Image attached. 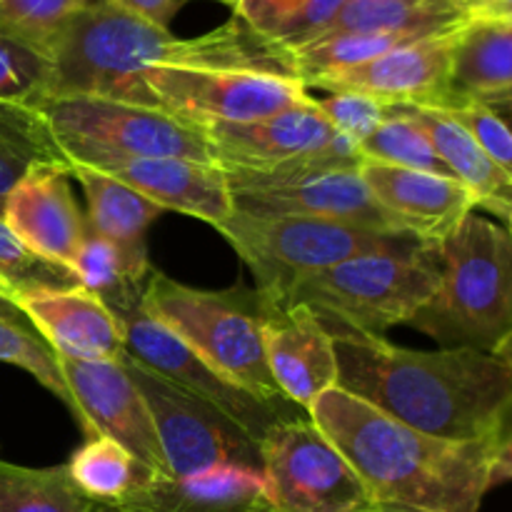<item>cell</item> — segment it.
Wrapping results in <instances>:
<instances>
[{"instance_id": "42", "label": "cell", "mask_w": 512, "mask_h": 512, "mask_svg": "<svg viewBox=\"0 0 512 512\" xmlns=\"http://www.w3.org/2000/svg\"><path fill=\"white\" fill-rule=\"evenodd\" d=\"M488 105L495 110V113L500 115V118H503V123L512 130V95H510V98H503V100H493V103H488Z\"/></svg>"}, {"instance_id": "30", "label": "cell", "mask_w": 512, "mask_h": 512, "mask_svg": "<svg viewBox=\"0 0 512 512\" xmlns=\"http://www.w3.org/2000/svg\"><path fill=\"white\" fill-rule=\"evenodd\" d=\"M68 465L23 468L0 460V512H90Z\"/></svg>"}, {"instance_id": "8", "label": "cell", "mask_w": 512, "mask_h": 512, "mask_svg": "<svg viewBox=\"0 0 512 512\" xmlns=\"http://www.w3.org/2000/svg\"><path fill=\"white\" fill-rule=\"evenodd\" d=\"M360 155L353 140L340 135L330 148L310 158L290 160L273 168H223L233 205L250 215L333 220L380 233L405 235L383 213L360 178Z\"/></svg>"}, {"instance_id": "46", "label": "cell", "mask_w": 512, "mask_h": 512, "mask_svg": "<svg viewBox=\"0 0 512 512\" xmlns=\"http://www.w3.org/2000/svg\"><path fill=\"white\" fill-rule=\"evenodd\" d=\"M508 220H510V230H508V233H510V238H512V213H510Z\"/></svg>"}, {"instance_id": "22", "label": "cell", "mask_w": 512, "mask_h": 512, "mask_svg": "<svg viewBox=\"0 0 512 512\" xmlns=\"http://www.w3.org/2000/svg\"><path fill=\"white\" fill-rule=\"evenodd\" d=\"M115 512H278L255 470H215L193 478H150Z\"/></svg>"}, {"instance_id": "39", "label": "cell", "mask_w": 512, "mask_h": 512, "mask_svg": "<svg viewBox=\"0 0 512 512\" xmlns=\"http://www.w3.org/2000/svg\"><path fill=\"white\" fill-rule=\"evenodd\" d=\"M348 0H305V5L300 8V13L295 15L293 23L285 28V33L280 35L278 45L290 50L303 48V45L318 40L325 30L330 28L335 18L340 15V10L345 8Z\"/></svg>"}, {"instance_id": "3", "label": "cell", "mask_w": 512, "mask_h": 512, "mask_svg": "<svg viewBox=\"0 0 512 512\" xmlns=\"http://www.w3.org/2000/svg\"><path fill=\"white\" fill-rule=\"evenodd\" d=\"M320 433L343 453L378 503L423 512H478L493 488L498 443H455L408 428L343 388L308 410Z\"/></svg>"}, {"instance_id": "43", "label": "cell", "mask_w": 512, "mask_h": 512, "mask_svg": "<svg viewBox=\"0 0 512 512\" xmlns=\"http://www.w3.org/2000/svg\"><path fill=\"white\" fill-rule=\"evenodd\" d=\"M493 355H495V358L503 360L505 365H510V368H512V330L508 333V338H505L503 343H500L498 348L493 350Z\"/></svg>"}, {"instance_id": "45", "label": "cell", "mask_w": 512, "mask_h": 512, "mask_svg": "<svg viewBox=\"0 0 512 512\" xmlns=\"http://www.w3.org/2000/svg\"><path fill=\"white\" fill-rule=\"evenodd\" d=\"M185 3H190V0H175V8H180V5H185ZM215 3H223V5H228V8L235 10L238 0H215Z\"/></svg>"}, {"instance_id": "12", "label": "cell", "mask_w": 512, "mask_h": 512, "mask_svg": "<svg viewBox=\"0 0 512 512\" xmlns=\"http://www.w3.org/2000/svg\"><path fill=\"white\" fill-rule=\"evenodd\" d=\"M143 78L160 108L200 128L250 123L313 100L298 78L268 70L150 68Z\"/></svg>"}, {"instance_id": "2", "label": "cell", "mask_w": 512, "mask_h": 512, "mask_svg": "<svg viewBox=\"0 0 512 512\" xmlns=\"http://www.w3.org/2000/svg\"><path fill=\"white\" fill-rule=\"evenodd\" d=\"M48 60L50 98H105L150 108H160L143 78L150 68L268 70L295 78L288 50L240 18L200 38H175L168 28L125 13L113 0L73 18Z\"/></svg>"}, {"instance_id": "7", "label": "cell", "mask_w": 512, "mask_h": 512, "mask_svg": "<svg viewBox=\"0 0 512 512\" xmlns=\"http://www.w3.org/2000/svg\"><path fill=\"white\" fill-rule=\"evenodd\" d=\"M38 110L68 168L103 170L140 158L215 163L203 128L163 108L105 98H50Z\"/></svg>"}, {"instance_id": "21", "label": "cell", "mask_w": 512, "mask_h": 512, "mask_svg": "<svg viewBox=\"0 0 512 512\" xmlns=\"http://www.w3.org/2000/svg\"><path fill=\"white\" fill-rule=\"evenodd\" d=\"M100 173L125 183L158 208L205 220L213 228L223 225L235 210L228 175L218 163H200L190 158H140L108 165Z\"/></svg>"}, {"instance_id": "24", "label": "cell", "mask_w": 512, "mask_h": 512, "mask_svg": "<svg viewBox=\"0 0 512 512\" xmlns=\"http://www.w3.org/2000/svg\"><path fill=\"white\" fill-rule=\"evenodd\" d=\"M70 175L80 183L85 195V223L98 238L113 243L130 263L143 273H150L148 228L163 215V208L150 203L120 180L100 170L70 165Z\"/></svg>"}, {"instance_id": "28", "label": "cell", "mask_w": 512, "mask_h": 512, "mask_svg": "<svg viewBox=\"0 0 512 512\" xmlns=\"http://www.w3.org/2000/svg\"><path fill=\"white\" fill-rule=\"evenodd\" d=\"M43 163L65 165L40 110L33 105L0 100V215L15 183L33 165Z\"/></svg>"}, {"instance_id": "25", "label": "cell", "mask_w": 512, "mask_h": 512, "mask_svg": "<svg viewBox=\"0 0 512 512\" xmlns=\"http://www.w3.org/2000/svg\"><path fill=\"white\" fill-rule=\"evenodd\" d=\"M453 90L493 103L512 95V23L468 20L455 33Z\"/></svg>"}, {"instance_id": "1", "label": "cell", "mask_w": 512, "mask_h": 512, "mask_svg": "<svg viewBox=\"0 0 512 512\" xmlns=\"http://www.w3.org/2000/svg\"><path fill=\"white\" fill-rule=\"evenodd\" d=\"M338 388L408 428L455 443H500L512 413V368L473 348L408 350L383 335L328 328Z\"/></svg>"}, {"instance_id": "26", "label": "cell", "mask_w": 512, "mask_h": 512, "mask_svg": "<svg viewBox=\"0 0 512 512\" xmlns=\"http://www.w3.org/2000/svg\"><path fill=\"white\" fill-rule=\"evenodd\" d=\"M465 23L468 15L463 10V0H348L320 38L390 30L443 35L463 28Z\"/></svg>"}, {"instance_id": "5", "label": "cell", "mask_w": 512, "mask_h": 512, "mask_svg": "<svg viewBox=\"0 0 512 512\" xmlns=\"http://www.w3.org/2000/svg\"><path fill=\"white\" fill-rule=\"evenodd\" d=\"M438 285L435 243H418L343 260L300 283L288 303L308 305L325 328L383 335L395 325H410Z\"/></svg>"}, {"instance_id": "34", "label": "cell", "mask_w": 512, "mask_h": 512, "mask_svg": "<svg viewBox=\"0 0 512 512\" xmlns=\"http://www.w3.org/2000/svg\"><path fill=\"white\" fill-rule=\"evenodd\" d=\"M73 270L43 260L25 248L0 218V298L18 300L20 295L45 288H75Z\"/></svg>"}, {"instance_id": "23", "label": "cell", "mask_w": 512, "mask_h": 512, "mask_svg": "<svg viewBox=\"0 0 512 512\" xmlns=\"http://www.w3.org/2000/svg\"><path fill=\"white\" fill-rule=\"evenodd\" d=\"M388 110L405 115L425 130L450 175L473 193L475 208L510 218L512 178L490 160V155L458 120L450 118L445 110L420 108V105H388Z\"/></svg>"}, {"instance_id": "44", "label": "cell", "mask_w": 512, "mask_h": 512, "mask_svg": "<svg viewBox=\"0 0 512 512\" xmlns=\"http://www.w3.org/2000/svg\"><path fill=\"white\" fill-rule=\"evenodd\" d=\"M368 512H423L413 508H403V505H388V503H375Z\"/></svg>"}, {"instance_id": "29", "label": "cell", "mask_w": 512, "mask_h": 512, "mask_svg": "<svg viewBox=\"0 0 512 512\" xmlns=\"http://www.w3.org/2000/svg\"><path fill=\"white\" fill-rule=\"evenodd\" d=\"M70 270L85 290L98 295L115 315H125L140 308L148 275L135 268L113 243L88 233L85 243L80 245Z\"/></svg>"}, {"instance_id": "6", "label": "cell", "mask_w": 512, "mask_h": 512, "mask_svg": "<svg viewBox=\"0 0 512 512\" xmlns=\"http://www.w3.org/2000/svg\"><path fill=\"white\" fill-rule=\"evenodd\" d=\"M215 230L248 265L258 280V300L268 305H285L300 283L355 255L405 250L420 243L410 235L333 220L250 215L240 210H233Z\"/></svg>"}, {"instance_id": "20", "label": "cell", "mask_w": 512, "mask_h": 512, "mask_svg": "<svg viewBox=\"0 0 512 512\" xmlns=\"http://www.w3.org/2000/svg\"><path fill=\"white\" fill-rule=\"evenodd\" d=\"M213 160L220 168H273L290 160L310 158L340 138L323 118L315 98L298 108L250 123L203 125Z\"/></svg>"}, {"instance_id": "33", "label": "cell", "mask_w": 512, "mask_h": 512, "mask_svg": "<svg viewBox=\"0 0 512 512\" xmlns=\"http://www.w3.org/2000/svg\"><path fill=\"white\" fill-rule=\"evenodd\" d=\"M385 113H388V118L358 145L363 160L453 178L443 160H440L438 150L433 148V143H430V138L418 123H413L405 115L390 113L388 105H385Z\"/></svg>"}, {"instance_id": "4", "label": "cell", "mask_w": 512, "mask_h": 512, "mask_svg": "<svg viewBox=\"0 0 512 512\" xmlns=\"http://www.w3.org/2000/svg\"><path fill=\"white\" fill-rule=\"evenodd\" d=\"M440 285L410 325L443 348L493 353L512 330V238L480 215L435 243Z\"/></svg>"}, {"instance_id": "41", "label": "cell", "mask_w": 512, "mask_h": 512, "mask_svg": "<svg viewBox=\"0 0 512 512\" xmlns=\"http://www.w3.org/2000/svg\"><path fill=\"white\" fill-rule=\"evenodd\" d=\"M503 480H512V435L500 438L493 455V468H490V483L495 485Z\"/></svg>"}, {"instance_id": "27", "label": "cell", "mask_w": 512, "mask_h": 512, "mask_svg": "<svg viewBox=\"0 0 512 512\" xmlns=\"http://www.w3.org/2000/svg\"><path fill=\"white\" fill-rule=\"evenodd\" d=\"M65 465L80 493L93 505H105V508H113L150 478H158L123 445L103 435L85 440L83 448L75 450Z\"/></svg>"}, {"instance_id": "13", "label": "cell", "mask_w": 512, "mask_h": 512, "mask_svg": "<svg viewBox=\"0 0 512 512\" xmlns=\"http://www.w3.org/2000/svg\"><path fill=\"white\" fill-rule=\"evenodd\" d=\"M118 318L125 330V360L208 403L210 408L225 415L240 433L248 435L255 445H260L265 433L278 420H285L280 410L260 403L243 388L215 373L178 335L155 323L140 308L118 315Z\"/></svg>"}, {"instance_id": "35", "label": "cell", "mask_w": 512, "mask_h": 512, "mask_svg": "<svg viewBox=\"0 0 512 512\" xmlns=\"http://www.w3.org/2000/svg\"><path fill=\"white\" fill-rule=\"evenodd\" d=\"M53 65L35 50L0 38V100L38 108L50 98Z\"/></svg>"}, {"instance_id": "31", "label": "cell", "mask_w": 512, "mask_h": 512, "mask_svg": "<svg viewBox=\"0 0 512 512\" xmlns=\"http://www.w3.org/2000/svg\"><path fill=\"white\" fill-rule=\"evenodd\" d=\"M103 3L110 0H0V38L48 58L73 18Z\"/></svg>"}, {"instance_id": "40", "label": "cell", "mask_w": 512, "mask_h": 512, "mask_svg": "<svg viewBox=\"0 0 512 512\" xmlns=\"http://www.w3.org/2000/svg\"><path fill=\"white\" fill-rule=\"evenodd\" d=\"M113 3L123 8L125 13L135 15V18L145 20V23L158 25V28H168L170 18L178 13L175 0H113Z\"/></svg>"}, {"instance_id": "15", "label": "cell", "mask_w": 512, "mask_h": 512, "mask_svg": "<svg viewBox=\"0 0 512 512\" xmlns=\"http://www.w3.org/2000/svg\"><path fill=\"white\" fill-rule=\"evenodd\" d=\"M460 30V28H458ZM433 35L395 48L355 68L328 73L308 88L353 90L370 95L383 105H420L445 110L458 93L453 90L455 33Z\"/></svg>"}, {"instance_id": "19", "label": "cell", "mask_w": 512, "mask_h": 512, "mask_svg": "<svg viewBox=\"0 0 512 512\" xmlns=\"http://www.w3.org/2000/svg\"><path fill=\"white\" fill-rule=\"evenodd\" d=\"M13 305L55 355L85 363H125L123 323L83 285L33 290L13 300Z\"/></svg>"}, {"instance_id": "16", "label": "cell", "mask_w": 512, "mask_h": 512, "mask_svg": "<svg viewBox=\"0 0 512 512\" xmlns=\"http://www.w3.org/2000/svg\"><path fill=\"white\" fill-rule=\"evenodd\" d=\"M265 360L270 375L290 405L305 413L310 405L338 385V358L333 335L305 303H260Z\"/></svg>"}, {"instance_id": "10", "label": "cell", "mask_w": 512, "mask_h": 512, "mask_svg": "<svg viewBox=\"0 0 512 512\" xmlns=\"http://www.w3.org/2000/svg\"><path fill=\"white\" fill-rule=\"evenodd\" d=\"M258 448L278 512H368L378 503L310 418L278 420Z\"/></svg>"}, {"instance_id": "9", "label": "cell", "mask_w": 512, "mask_h": 512, "mask_svg": "<svg viewBox=\"0 0 512 512\" xmlns=\"http://www.w3.org/2000/svg\"><path fill=\"white\" fill-rule=\"evenodd\" d=\"M140 310L255 400L275 410L290 405L270 375L258 313H250L235 298L190 288L153 270Z\"/></svg>"}, {"instance_id": "38", "label": "cell", "mask_w": 512, "mask_h": 512, "mask_svg": "<svg viewBox=\"0 0 512 512\" xmlns=\"http://www.w3.org/2000/svg\"><path fill=\"white\" fill-rule=\"evenodd\" d=\"M303 5L305 0H238L233 13L255 33L278 43Z\"/></svg>"}, {"instance_id": "18", "label": "cell", "mask_w": 512, "mask_h": 512, "mask_svg": "<svg viewBox=\"0 0 512 512\" xmlns=\"http://www.w3.org/2000/svg\"><path fill=\"white\" fill-rule=\"evenodd\" d=\"M360 178L395 228L420 243H440L475 210L473 193L445 175L363 160Z\"/></svg>"}, {"instance_id": "37", "label": "cell", "mask_w": 512, "mask_h": 512, "mask_svg": "<svg viewBox=\"0 0 512 512\" xmlns=\"http://www.w3.org/2000/svg\"><path fill=\"white\" fill-rule=\"evenodd\" d=\"M315 105L323 118L338 130L343 138L353 140L355 145L363 143L385 118V105L370 95L353 93V90H333L328 98H315Z\"/></svg>"}, {"instance_id": "47", "label": "cell", "mask_w": 512, "mask_h": 512, "mask_svg": "<svg viewBox=\"0 0 512 512\" xmlns=\"http://www.w3.org/2000/svg\"><path fill=\"white\" fill-rule=\"evenodd\" d=\"M90 512H98V510H90Z\"/></svg>"}, {"instance_id": "17", "label": "cell", "mask_w": 512, "mask_h": 512, "mask_svg": "<svg viewBox=\"0 0 512 512\" xmlns=\"http://www.w3.org/2000/svg\"><path fill=\"white\" fill-rule=\"evenodd\" d=\"M70 178L60 163L33 165L8 193L0 215L25 248L68 270L90 233Z\"/></svg>"}, {"instance_id": "36", "label": "cell", "mask_w": 512, "mask_h": 512, "mask_svg": "<svg viewBox=\"0 0 512 512\" xmlns=\"http://www.w3.org/2000/svg\"><path fill=\"white\" fill-rule=\"evenodd\" d=\"M445 113L458 120L478 140V145L490 155V160L512 178V130L488 103L458 95L445 108Z\"/></svg>"}, {"instance_id": "14", "label": "cell", "mask_w": 512, "mask_h": 512, "mask_svg": "<svg viewBox=\"0 0 512 512\" xmlns=\"http://www.w3.org/2000/svg\"><path fill=\"white\" fill-rule=\"evenodd\" d=\"M58 365L85 435L115 440L158 478H170L153 415L125 363H85L58 355Z\"/></svg>"}, {"instance_id": "32", "label": "cell", "mask_w": 512, "mask_h": 512, "mask_svg": "<svg viewBox=\"0 0 512 512\" xmlns=\"http://www.w3.org/2000/svg\"><path fill=\"white\" fill-rule=\"evenodd\" d=\"M0 363L15 365L33 375L43 388L73 410L63 373H60L58 355L33 328L28 318L15 308L10 300L0 298Z\"/></svg>"}, {"instance_id": "11", "label": "cell", "mask_w": 512, "mask_h": 512, "mask_svg": "<svg viewBox=\"0 0 512 512\" xmlns=\"http://www.w3.org/2000/svg\"><path fill=\"white\" fill-rule=\"evenodd\" d=\"M125 368L153 415L170 478H193L215 470L263 473L260 448L225 415L130 360H125Z\"/></svg>"}]
</instances>
